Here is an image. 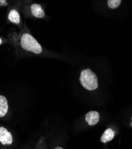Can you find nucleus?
I'll use <instances>...</instances> for the list:
<instances>
[{
    "label": "nucleus",
    "mask_w": 132,
    "mask_h": 149,
    "mask_svg": "<svg viewBox=\"0 0 132 149\" xmlns=\"http://www.w3.org/2000/svg\"><path fill=\"white\" fill-rule=\"evenodd\" d=\"M80 82L83 88L92 91L98 87V78L97 74L90 69L83 70L80 73Z\"/></svg>",
    "instance_id": "f257e3e1"
},
{
    "label": "nucleus",
    "mask_w": 132,
    "mask_h": 149,
    "mask_svg": "<svg viewBox=\"0 0 132 149\" xmlns=\"http://www.w3.org/2000/svg\"><path fill=\"white\" fill-rule=\"evenodd\" d=\"M20 44L21 47L24 49L33 52L35 54H40L42 51L41 45L32 35L28 33H25L22 35Z\"/></svg>",
    "instance_id": "f03ea898"
},
{
    "label": "nucleus",
    "mask_w": 132,
    "mask_h": 149,
    "mask_svg": "<svg viewBox=\"0 0 132 149\" xmlns=\"http://www.w3.org/2000/svg\"><path fill=\"white\" fill-rule=\"evenodd\" d=\"M0 143L3 145H10L13 143L11 134L4 127H0Z\"/></svg>",
    "instance_id": "7ed1b4c3"
},
{
    "label": "nucleus",
    "mask_w": 132,
    "mask_h": 149,
    "mask_svg": "<svg viewBox=\"0 0 132 149\" xmlns=\"http://www.w3.org/2000/svg\"><path fill=\"white\" fill-rule=\"evenodd\" d=\"M100 114L97 111H90L86 115L85 120L89 126H93L100 120Z\"/></svg>",
    "instance_id": "20e7f679"
},
{
    "label": "nucleus",
    "mask_w": 132,
    "mask_h": 149,
    "mask_svg": "<svg viewBox=\"0 0 132 149\" xmlns=\"http://www.w3.org/2000/svg\"><path fill=\"white\" fill-rule=\"evenodd\" d=\"M31 11L33 16L37 18H42L45 16V13L41 5L33 4L31 6Z\"/></svg>",
    "instance_id": "39448f33"
},
{
    "label": "nucleus",
    "mask_w": 132,
    "mask_h": 149,
    "mask_svg": "<svg viewBox=\"0 0 132 149\" xmlns=\"http://www.w3.org/2000/svg\"><path fill=\"white\" fill-rule=\"evenodd\" d=\"M8 105L7 98L3 96L0 95V117H4L7 113Z\"/></svg>",
    "instance_id": "423d86ee"
},
{
    "label": "nucleus",
    "mask_w": 132,
    "mask_h": 149,
    "mask_svg": "<svg viewBox=\"0 0 132 149\" xmlns=\"http://www.w3.org/2000/svg\"><path fill=\"white\" fill-rule=\"evenodd\" d=\"M114 137V132L113 130L111 128H109L105 131V132L103 133L102 135L101 136V141L105 143L108 141H111Z\"/></svg>",
    "instance_id": "0eeeda50"
},
{
    "label": "nucleus",
    "mask_w": 132,
    "mask_h": 149,
    "mask_svg": "<svg viewBox=\"0 0 132 149\" xmlns=\"http://www.w3.org/2000/svg\"><path fill=\"white\" fill-rule=\"evenodd\" d=\"M8 19L11 22L19 24L20 23V15L18 11L16 10H12L9 13Z\"/></svg>",
    "instance_id": "6e6552de"
},
{
    "label": "nucleus",
    "mask_w": 132,
    "mask_h": 149,
    "mask_svg": "<svg viewBox=\"0 0 132 149\" xmlns=\"http://www.w3.org/2000/svg\"><path fill=\"white\" fill-rule=\"evenodd\" d=\"M121 0H109L108 6L111 8H116L121 4Z\"/></svg>",
    "instance_id": "1a4fd4ad"
},
{
    "label": "nucleus",
    "mask_w": 132,
    "mask_h": 149,
    "mask_svg": "<svg viewBox=\"0 0 132 149\" xmlns=\"http://www.w3.org/2000/svg\"><path fill=\"white\" fill-rule=\"evenodd\" d=\"M55 149H63V148L61 147H57L56 148H55Z\"/></svg>",
    "instance_id": "9d476101"
},
{
    "label": "nucleus",
    "mask_w": 132,
    "mask_h": 149,
    "mask_svg": "<svg viewBox=\"0 0 132 149\" xmlns=\"http://www.w3.org/2000/svg\"><path fill=\"white\" fill-rule=\"evenodd\" d=\"M131 122H130V126L132 127V117H131Z\"/></svg>",
    "instance_id": "9b49d317"
},
{
    "label": "nucleus",
    "mask_w": 132,
    "mask_h": 149,
    "mask_svg": "<svg viewBox=\"0 0 132 149\" xmlns=\"http://www.w3.org/2000/svg\"><path fill=\"white\" fill-rule=\"evenodd\" d=\"M1 43H2V40H1V38H0V45L1 44Z\"/></svg>",
    "instance_id": "f8f14e48"
}]
</instances>
